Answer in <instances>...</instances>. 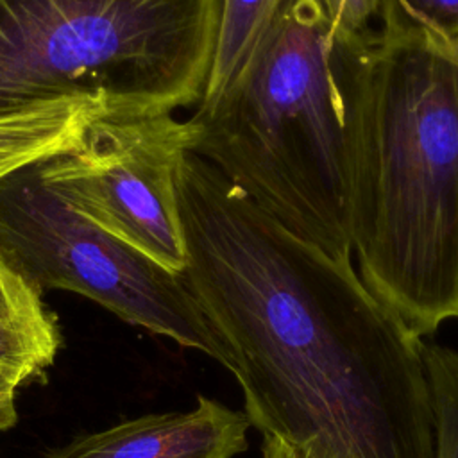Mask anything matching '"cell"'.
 Wrapping results in <instances>:
<instances>
[{
	"label": "cell",
	"mask_w": 458,
	"mask_h": 458,
	"mask_svg": "<svg viewBox=\"0 0 458 458\" xmlns=\"http://www.w3.org/2000/svg\"><path fill=\"white\" fill-rule=\"evenodd\" d=\"M197 125L172 113L97 118L79 143L39 163L43 186L72 211L181 274L186 263L177 172Z\"/></svg>",
	"instance_id": "8992f818"
},
{
	"label": "cell",
	"mask_w": 458,
	"mask_h": 458,
	"mask_svg": "<svg viewBox=\"0 0 458 458\" xmlns=\"http://www.w3.org/2000/svg\"><path fill=\"white\" fill-rule=\"evenodd\" d=\"M181 272L233 360L245 415L315 458H435L422 340L352 263L301 238L188 152Z\"/></svg>",
	"instance_id": "6da1fadb"
},
{
	"label": "cell",
	"mask_w": 458,
	"mask_h": 458,
	"mask_svg": "<svg viewBox=\"0 0 458 458\" xmlns=\"http://www.w3.org/2000/svg\"><path fill=\"white\" fill-rule=\"evenodd\" d=\"M190 120L197 156L284 227L351 263L347 93L320 0H284L234 82Z\"/></svg>",
	"instance_id": "3957f363"
},
{
	"label": "cell",
	"mask_w": 458,
	"mask_h": 458,
	"mask_svg": "<svg viewBox=\"0 0 458 458\" xmlns=\"http://www.w3.org/2000/svg\"><path fill=\"white\" fill-rule=\"evenodd\" d=\"M0 254L43 290L81 293L127 324L233 360L181 274L116 240L41 182L39 163L0 181Z\"/></svg>",
	"instance_id": "5b68a950"
},
{
	"label": "cell",
	"mask_w": 458,
	"mask_h": 458,
	"mask_svg": "<svg viewBox=\"0 0 458 458\" xmlns=\"http://www.w3.org/2000/svg\"><path fill=\"white\" fill-rule=\"evenodd\" d=\"M283 4L284 0H218L213 55L197 106L211 104L234 82Z\"/></svg>",
	"instance_id": "30bf717a"
},
{
	"label": "cell",
	"mask_w": 458,
	"mask_h": 458,
	"mask_svg": "<svg viewBox=\"0 0 458 458\" xmlns=\"http://www.w3.org/2000/svg\"><path fill=\"white\" fill-rule=\"evenodd\" d=\"M261 458H315L299 445L288 444L277 437H263Z\"/></svg>",
	"instance_id": "9a60e30c"
},
{
	"label": "cell",
	"mask_w": 458,
	"mask_h": 458,
	"mask_svg": "<svg viewBox=\"0 0 458 458\" xmlns=\"http://www.w3.org/2000/svg\"><path fill=\"white\" fill-rule=\"evenodd\" d=\"M16 420V386L0 374V431L13 428Z\"/></svg>",
	"instance_id": "5bb4252c"
},
{
	"label": "cell",
	"mask_w": 458,
	"mask_h": 458,
	"mask_svg": "<svg viewBox=\"0 0 458 458\" xmlns=\"http://www.w3.org/2000/svg\"><path fill=\"white\" fill-rule=\"evenodd\" d=\"M435 420V458H458V351L422 342Z\"/></svg>",
	"instance_id": "8fae6325"
},
{
	"label": "cell",
	"mask_w": 458,
	"mask_h": 458,
	"mask_svg": "<svg viewBox=\"0 0 458 458\" xmlns=\"http://www.w3.org/2000/svg\"><path fill=\"white\" fill-rule=\"evenodd\" d=\"M383 11L458 45V0H383Z\"/></svg>",
	"instance_id": "7c38bea8"
},
{
	"label": "cell",
	"mask_w": 458,
	"mask_h": 458,
	"mask_svg": "<svg viewBox=\"0 0 458 458\" xmlns=\"http://www.w3.org/2000/svg\"><path fill=\"white\" fill-rule=\"evenodd\" d=\"M218 0H0V114L91 97L109 118L200 100Z\"/></svg>",
	"instance_id": "277c9868"
},
{
	"label": "cell",
	"mask_w": 458,
	"mask_h": 458,
	"mask_svg": "<svg viewBox=\"0 0 458 458\" xmlns=\"http://www.w3.org/2000/svg\"><path fill=\"white\" fill-rule=\"evenodd\" d=\"M335 34L361 39L381 23L383 0H320Z\"/></svg>",
	"instance_id": "4fadbf2b"
},
{
	"label": "cell",
	"mask_w": 458,
	"mask_h": 458,
	"mask_svg": "<svg viewBox=\"0 0 458 458\" xmlns=\"http://www.w3.org/2000/svg\"><path fill=\"white\" fill-rule=\"evenodd\" d=\"M347 93L360 277L417 338L458 317V45L383 13L333 32Z\"/></svg>",
	"instance_id": "7a4b0ae2"
},
{
	"label": "cell",
	"mask_w": 458,
	"mask_h": 458,
	"mask_svg": "<svg viewBox=\"0 0 458 458\" xmlns=\"http://www.w3.org/2000/svg\"><path fill=\"white\" fill-rule=\"evenodd\" d=\"M106 106L91 97H66L0 114V181L73 148Z\"/></svg>",
	"instance_id": "9c48e42d"
},
{
	"label": "cell",
	"mask_w": 458,
	"mask_h": 458,
	"mask_svg": "<svg viewBox=\"0 0 458 458\" xmlns=\"http://www.w3.org/2000/svg\"><path fill=\"white\" fill-rule=\"evenodd\" d=\"M245 411L197 397L186 411L150 413L82 435L48 458H236L249 442Z\"/></svg>",
	"instance_id": "52a82bcc"
},
{
	"label": "cell",
	"mask_w": 458,
	"mask_h": 458,
	"mask_svg": "<svg viewBox=\"0 0 458 458\" xmlns=\"http://www.w3.org/2000/svg\"><path fill=\"white\" fill-rule=\"evenodd\" d=\"M41 290L0 254V374L16 388L38 379L61 347Z\"/></svg>",
	"instance_id": "ba28073f"
}]
</instances>
